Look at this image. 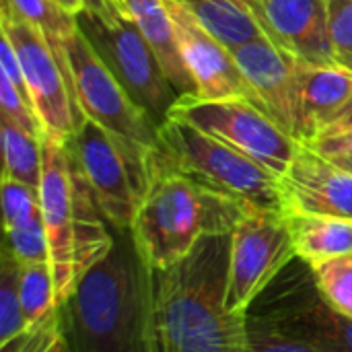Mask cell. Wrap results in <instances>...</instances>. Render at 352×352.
<instances>
[{"mask_svg": "<svg viewBox=\"0 0 352 352\" xmlns=\"http://www.w3.org/2000/svg\"><path fill=\"white\" fill-rule=\"evenodd\" d=\"M200 25L231 52L243 43L268 37L262 21L245 0H182Z\"/></svg>", "mask_w": 352, "mask_h": 352, "instance_id": "19", "label": "cell"}, {"mask_svg": "<svg viewBox=\"0 0 352 352\" xmlns=\"http://www.w3.org/2000/svg\"><path fill=\"white\" fill-rule=\"evenodd\" d=\"M297 258L309 266L352 256V223L328 217L287 212Z\"/></svg>", "mask_w": 352, "mask_h": 352, "instance_id": "20", "label": "cell"}, {"mask_svg": "<svg viewBox=\"0 0 352 352\" xmlns=\"http://www.w3.org/2000/svg\"><path fill=\"white\" fill-rule=\"evenodd\" d=\"M19 293L27 328L35 326L52 309H56V283L50 262L21 264Z\"/></svg>", "mask_w": 352, "mask_h": 352, "instance_id": "23", "label": "cell"}, {"mask_svg": "<svg viewBox=\"0 0 352 352\" xmlns=\"http://www.w3.org/2000/svg\"><path fill=\"white\" fill-rule=\"evenodd\" d=\"M151 184L130 233L151 268L184 260L204 237L231 235L252 208L179 171L159 148H151Z\"/></svg>", "mask_w": 352, "mask_h": 352, "instance_id": "3", "label": "cell"}, {"mask_svg": "<svg viewBox=\"0 0 352 352\" xmlns=\"http://www.w3.org/2000/svg\"><path fill=\"white\" fill-rule=\"evenodd\" d=\"M2 214L4 229H14L43 219L39 188L2 177Z\"/></svg>", "mask_w": 352, "mask_h": 352, "instance_id": "27", "label": "cell"}, {"mask_svg": "<svg viewBox=\"0 0 352 352\" xmlns=\"http://www.w3.org/2000/svg\"><path fill=\"white\" fill-rule=\"evenodd\" d=\"M252 8H254V12L258 14V19H260V0H245Z\"/></svg>", "mask_w": 352, "mask_h": 352, "instance_id": "38", "label": "cell"}, {"mask_svg": "<svg viewBox=\"0 0 352 352\" xmlns=\"http://www.w3.org/2000/svg\"><path fill=\"white\" fill-rule=\"evenodd\" d=\"M130 19L136 23L153 52L157 54L163 72L177 93V101L196 99V85L179 54L175 27L165 0H124Z\"/></svg>", "mask_w": 352, "mask_h": 352, "instance_id": "18", "label": "cell"}, {"mask_svg": "<svg viewBox=\"0 0 352 352\" xmlns=\"http://www.w3.org/2000/svg\"><path fill=\"white\" fill-rule=\"evenodd\" d=\"M311 270L328 303L352 320V256L314 264Z\"/></svg>", "mask_w": 352, "mask_h": 352, "instance_id": "25", "label": "cell"}, {"mask_svg": "<svg viewBox=\"0 0 352 352\" xmlns=\"http://www.w3.org/2000/svg\"><path fill=\"white\" fill-rule=\"evenodd\" d=\"M305 144V142H303ZM307 146H311L316 153H320L326 159H336V157H351L352 155V128L344 130L340 134H332V136H322L316 138L311 142H307Z\"/></svg>", "mask_w": 352, "mask_h": 352, "instance_id": "33", "label": "cell"}, {"mask_svg": "<svg viewBox=\"0 0 352 352\" xmlns=\"http://www.w3.org/2000/svg\"><path fill=\"white\" fill-rule=\"evenodd\" d=\"M64 352H72V351H70V349H68V346H66V351H64Z\"/></svg>", "mask_w": 352, "mask_h": 352, "instance_id": "39", "label": "cell"}, {"mask_svg": "<svg viewBox=\"0 0 352 352\" xmlns=\"http://www.w3.org/2000/svg\"><path fill=\"white\" fill-rule=\"evenodd\" d=\"M0 107H2V118L19 124L21 128L29 130L35 136H43V126L33 105L2 74H0Z\"/></svg>", "mask_w": 352, "mask_h": 352, "instance_id": "31", "label": "cell"}, {"mask_svg": "<svg viewBox=\"0 0 352 352\" xmlns=\"http://www.w3.org/2000/svg\"><path fill=\"white\" fill-rule=\"evenodd\" d=\"M41 214L60 307L76 283L113 248V227L103 217L66 142L43 134Z\"/></svg>", "mask_w": 352, "mask_h": 352, "instance_id": "4", "label": "cell"}, {"mask_svg": "<svg viewBox=\"0 0 352 352\" xmlns=\"http://www.w3.org/2000/svg\"><path fill=\"white\" fill-rule=\"evenodd\" d=\"M2 157H4V179H14L31 188H39L43 173V151L41 136L31 134L19 124L2 118Z\"/></svg>", "mask_w": 352, "mask_h": 352, "instance_id": "22", "label": "cell"}, {"mask_svg": "<svg viewBox=\"0 0 352 352\" xmlns=\"http://www.w3.org/2000/svg\"><path fill=\"white\" fill-rule=\"evenodd\" d=\"M58 4H62L68 12L72 14H78L82 8H85V0H56Z\"/></svg>", "mask_w": 352, "mask_h": 352, "instance_id": "36", "label": "cell"}, {"mask_svg": "<svg viewBox=\"0 0 352 352\" xmlns=\"http://www.w3.org/2000/svg\"><path fill=\"white\" fill-rule=\"evenodd\" d=\"M280 196L285 212L352 223V173L303 142L280 175Z\"/></svg>", "mask_w": 352, "mask_h": 352, "instance_id": "14", "label": "cell"}, {"mask_svg": "<svg viewBox=\"0 0 352 352\" xmlns=\"http://www.w3.org/2000/svg\"><path fill=\"white\" fill-rule=\"evenodd\" d=\"M352 128V99L346 103V107L336 116V120L326 128V132L322 136H332V134H340L344 130H351ZM320 136V138H322Z\"/></svg>", "mask_w": 352, "mask_h": 352, "instance_id": "35", "label": "cell"}, {"mask_svg": "<svg viewBox=\"0 0 352 352\" xmlns=\"http://www.w3.org/2000/svg\"><path fill=\"white\" fill-rule=\"evenodd\" d=\"M295 258L287 212L252 206L231 233L227 309L248 314L252 303Z\"/></svg>", "mask_w": 352, "mask_h": 352, "instance_id": "9", "label": "cell"}, {"mask_svg": "<svg viewBox=\"0 0 352 352\" xmlns=\"http://www.w3.org/2000/svg\"><path fill=\"white\" fill-rule=\"evenodd\" d=\"M330 161H334L338 167H342V169H346V171L352 173V155L351 157H336V159H330Z\"/></svg>", "mask_w": 352, "mask_h": 352, "instance_id": "37", "label": "cell"}, {"mask_svg": "<svg viewBox=\"0 0 352 352\" xmlns=\"http://www.w3.org/2000/svg\"><path fill=\"white\" fill-rule=\"evenodd\" d=\"M237 66L248 80L256 105L266 111L287 134L299 140V99L295 56L280 50L268 37L233 50Z\"/></svg>", "mask_w": 352, "mask_h": 352, "instance_id": "15", "label": "cell"}, {"mask_svg": "<svg viewBox=\"0 0 352 352\" xmlns=\"http://www.w3.org/2000/svg\"><path fill=\"white\" fill-rule=\"evenodd\" d=\"M2 6H6L10 12L21 16L23 21L37 27L50 47L54 50L60 66L68 74V58H66V41L76 33V14L68 12L62 4L56 0H2ZM70 78V74H68ZM72 85V82H70Z\"/></svg>", "mask_w": 352, "mask_h": 352, "instance_id": "21", "label": "cell"}, {"mask_svg": "<svg viewBox=\"0 0 352 352\" xmlns=\"http://www.w3.org/2000/svg\"><path fill=\"white\" fill-rule=\"evenodd\" d=\"M248 311L264 316L283 332L324 352H352V320L328 303L311 266L299 258L266 287Z\"/></svg>", "mask_w": 352, "mask_h": 352, "instance_id": "8", "label": "cell"}, {"mask_svg": "<svg viewBox=\"0 0 352 352\" xmlns=\"http://www.w3.org/2000/svg\"><path fill=\"white\" fill-rule=\"evenodd\" d=\"M85 8L93 10V12H99V14H111V16L124 14V16H130L128 10H126L124 0H85Z\"/></svg>", "mask_w": 352, "mask_h": 352, "instance_id": "34", "label": "cell"}, {"mask_svg": "<svg viewBox=\"0 0 352 352\" xmlns=\"http://www.w3.org/2000/svg\"><path fill=\"white\" fill-rule=\"evenodd\" d=\"M159 148L184 173L254 208L285 210L280 177L235 146L177 116L159 126Z\"/></svg>", "mask_w": 352, "mask_h": 352, "instance_id": "5", "label": "cell"}, {"mask_svg": "<svg viewBox=\"0 0 352 352\" xmlns=\"http://www.w3.org/2000/svg\"><path fill=\"white\" fill-rule=\"evenodd\" d=\"M66 340L62 336L60 309H52L43 320L14 336L12 340L0 344V352H64Z\"/></svg>", "mask_w": 352, "mask_h": 352, "instance_id": "28", "label": "cell"}, {"mask_svg": "<svg viewBox=\"0 0 352 352\" xmlns=\"http://www.w3.org/2000/svg\"><path fill=\"white\" fill-rule=\"evenodd\" d=\"M260 21L280 50L309 64H334L328 0H260Z\"/></svg>", "mask_w": 352, "mask_h": 352, "instance_id": "16", "label": "cell"}, {"mask_svg": "<svg viewBox=\"0 0 352 352\" xmlns=\"http://www.w3.org/2000/svg\"><path fill=\"white\" fill-rule=\"evenodd\" d=\"M66 58L72 91L82 118L142 146L155 148L159 144V126L130 99L126 89L78 29L66 41Z\"/></svg>", "mask_w": 352, "mask_h": 352, "instance_id": "12", "label": "cell"}, {"mask_svg": "<svg viewBox=\"0 0 352 352\" xmlns=\"http://www.w3.org/2000/svg\"><path fill=\"white\" fill-rule=\"evenodd\" d=\"M231 235L151 268V352H248V314L227 309Z\"/></svg>", "mask_w": 352, "mask_h": 352, "instance_id": "1", "label": "cell"}, {"mask_svg": "<svg viewBox=\"0 0 352 352\" xmlns=\"http://www.w3.org/2000/svg\"><path fill=\"white\" fill-rule=\"evenodd\" d=\"M21 264L2 250L0 260V344L23 334L27 328L19 293Z\"/></svg>", "mask_w": 352, "mask_h": 352, "instance_id": "24", "label": "cell"}, {"mask_svg": "<svg viewBox=\"0 0 352 352\" xmlns=\"http://www.w3.org/2000/svg\"><path fill=\"white\" fill-rule=\"evenodd\" d=\"M72 352H151V266L130 229L58 307Z\"/></svg>", "mask_w": 352, "mask_h": 352, "instance_id": "2", "label": "cell"}, {"mask_svg": "<svg viewBox=\"0 0 352 352\" xmlns=\"http://www.w3.org/2000/svg\"><path fill=\"white\" fill-rule=\"evenodd\" d=\"M165 4L175 27L179 54L196 85V99L254 101L252 89L237 66L233 52L212 33H208L182 0H165Z\"/></svg>", "mask_w": 352, "mask_h": 352, "instance_id": "13", "label": "cell"}, {"mask_svg": "<svg viewBox=\"0 0 352 352\" xmlns=\"http://www.w3.org/2000/svg\"><path fill=\"white\" fill-rule=\"evenodd\" d=\"M4 252H8L19 264H39L50 262V245H47V233L43 219L33 221L23 227L4 229Z\"/></svg>", "mask_w": 352, "mask_h": 352, "instance_id": "29", "label": "cell"}, {"mask_svg": "<svg viewBox=\"0 0 352 352\" xmlns=\"http://www.w3.org/2000/svg\"><path fill=\"white\" fill-rule=\"evenodd\" d=\"M107 223L126 231L151 184V148L82 120L66 142Z\"/></svg>", "mask_w": 352, "mask_h": 352, "instance_id": "6", "label": "cell"}, {"mask_svg": "<svg viewBox=\"0 0 352 352\" xmlns=\"http://www.w3.org/2000/svg\"><path fill=\"white\" fill-rule=\"evenodd\" d=\"M0 74L6 76L10 80V85L31 103V95H29V89H27V80H25V74H23V66L19 62V56H16L12 43L4 35H2V41H0Z\"/></svg>", "mask_w": 352, "mask_h": 352, "instance_id": "32", "label": "cell"}, {"mask_svg": "<svg viewBox=\"0 0 352 352\" xmlns=\"http://www.w3.org/2000/svg\"><path fill=\"white\" fill-rule=\"evenodd\" d=\"M299 142L320 138L352 99V72L334 64L295 60Z\"/></svg>", "mask_w": 352, "mask_h": 352, "instance_id": "17", "label": "cell"}, {"mask_svg": "<svg viewBox=\"0 0 352 352\" xmlns=\"http://www.w3.org/2000/svg\"><path fill=\"white\" fill-rule=\"evenodd\" d=\"M328 33L334 66L352 72V0H328Z\"/></svg>", "mask_w": 352, "mask_h": 352, "instance_id": "30", "label": "cell"}, {"mask_svg": "<svg viewBox=\"0 0 352 352\" xmlns=\"http://www.w3.org/2000/svg\"><path fill=\"white\" fill-rule=\"evenodd\" d=\"M169 116L184 118L210 136L235 146L276 177L289 169L299 146V140L287 134L250 99H182L173 105Z\"/></svg>", "mask_w": 352, "mask_h": 352, "instance_id": "10", "label": "cell"}, {"mask_svg": "<svg viewBox=\"0 0 352 352\" xmlns=\"http://www.w3.org/2000/svg\"><path fill=\"white\" fill-rule=\"evenodd\" d=\"M0 29L19 56L43 134L68 142L85 118L78 109L70 78L60 66L45 35L6 6H2Z\"/></svg>", "mask_w": 352, "mask_h": 352, "instance_id": "11", "label": "cell"}, {"mask_svg": "<svg viewBox=\"0 0 352 352\" xmlns=\"http://www.w3.org/2000/svg\"><path fill=\"white\" fill-rule=\"evenodd\" d=\"M76 27L130 99L161 126L179 97L136 23L124 14L111 16L82 8L76 14Z\"/></svg>", "mask_w": 352, "mask_h": 352, "instance_id": "7", "label": "cell"}, {"mask_svg": "<svg viewBox=\"0 0 352 352\" xmlns=\"http://www.w3.org/2000/svg\"><path fill=\"white\" fill-rule=\"evenodd\" d=\"M245 328H248V352H324L303 338L283 332L270 320L254 311H248Z\"/></svg>", "mask_w": 352, "mask_h": 352, "instance_id": "26", "label": "cell"}]
</instances>
